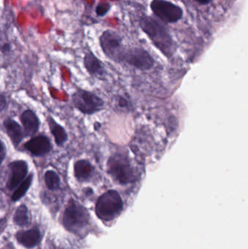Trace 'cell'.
Listing matches in <instances>:
<instances>
[{
	"instance_id": "8",
	"label": "cell",
	"mask_w": 248,
	"mask_h": 249,
	"mask_svg": "<svg viewBox=\"0 0 248 249\" xmlns=\"http://www.w3.org/2000/svg\"><path fill=\"white\" fill-rule=\"evenodd\" d=\"M87 213L81 206L74 200H70L64 212V225L69 231H77L85 225Z\"/></svg>"
},
{
	"instance_id": "12",
	"label": "cell",
	"mask_w": 248,
	"mask_h": 249,
	"mask_svg": "<svg viewBox=\"0 0 248 249\" xmlns=\"http://www.w3.org/2000/svg\"><path fill=\"white\" fill-rule=\"evenodd\" d=\"M25 137H33L40 127V121L37 115L32 109L23 111L20 115Z\"/></svg>"
},
{
	"instance_id": "25",
	"label": "cell",
	"mask_w": 248,
	"mask_h": 249,
	"mask_svg": "<svg viewBox=\"0 0 248 249\" xmlns=\"http://www.w3.org/2000/svg\"><path fill=\"white\" fill-rule=\"evenodd\" d=\"M195 1H198L199 4L205 5V4H208L211 3L213 0H195Z\"/></svg>"
},
{
	"instance_id": "17",
	"label": "cell",
	"mask_w": 248,
	"mask_h": 249,
	"mask_svg": "<svg viewBox=\"0 0 248 249\" xmlns=\"http://www.w3.org/2000/svg\"><path fill=\"white\" fill-rule=\"evenodd\" d=\"M33 179V174L32 173V174L27 176V177L17 186V188L13 193V196H12V200L13 201H17V200H20L26 194V193L30 189L31 186H32Z\"/></svg>"
},
{
	"instance_id": "10",
	"label": "cell",
	"mask_w": 248,
	"mask_h": 249,
	"mask_svg": "<svg viewBox=\"0 0 248 249\" xmlns=\"http://www.w3.org/2000/svg\"><path fill=\"white\" fill-rule=\"evenodd\" d=\"M10 176L7 187L10 190L17 188V186L27 177L29 174V164L23 160H16L8 165Z\"/></svg>"
},
{
	"instance_id": "18",
	"label": "cell",
	"mask_w": 248,
	"mask_h": 249,
	"mask_svg": "<svg viewBox=\"0 0 248 249\" xmlns=\"http://www.w3.org/2000/svg\"><path fill=\"white\" fill-rule=\"evenodd\" d=\"M45 182L50 190H57L61 186V178L56 171L48 170L45 174Z\"/></svg>"
},
{
	"instance_id": "2",
	"label": "cell",
	"mask_w": 248,
	"mask_h": 249,
	"mask_svg": "<svg viewBox=\"0 0 248 249\" xmlns=\"http://www.w3.org/2000/svg\"><path fill=\"white\" fill-rule=\"evenodd\" d=\"M107 173L114 181L122 185L132 184L138 180V172L128 155L116 153L107 161Z\"/></svg>"
},
{
	"instance_id": "15",
	"label": "cell",
	"mask_w": 248,
	"mask_h": 249,
	"mask_svg": "<svg viewBox=\"0 0 248 249\" xmlns=\"http://www.w3.org/2000/svg\"><path fill=\"white\" fill-rule=\"evenodd\" d=\"M47 123L51 134L53 136L55 144L58 146H64L68 139L66 130L61 124L56 122L52 116H48L47 118Z\"/></svg>"
},
{
	"instance_id": "4",
	"label": "cell",
	"mask_w": 248,
	"mask_h": 249,
	"mask_svg": "<svg viewBox=\"0 0 248 249\" xmlns=\"http://www.w3.org/2000/svg\"><path fill=\"white\" fill-rule=\"evenodd\" d=\"M71 101L74 107L84 115H93L102 110L104 106L101 98L83 89L76 90L71 96Z\"/></svg>"
},
{
	"instance_id": "14",
	"label": "cell",
	"mask_w": 248,
	"mask_h": 249,
	"mask_svg": "<svg viewBox=\"0 0 248 249\" xmlns=\"http://www.w3.org/2000/svg\"><path fill=\"white\" fill-rule=\"evenodd\" d=\"M84 67L87 72L93 77H103L104 76L105 70L100 60L93 53H87L84 55Z\"/></svg>"
},
{
	"instance_id": "13",
	"label": "cell",
	"mask_w": 248,
	"mask_h": 249,
	"mask_svg": "<svg viewBox=\"0 0 248 249\" xmlns=\"http://www.w3.org/2000/svg\"><path fill=\"white\" fill-rule=\"evenodd\" d=\"M95 174V168L90 161L85 159L79 160L74 163V175L80 182L90 181Z\"/></svg>"
},
{
	"instance_id": "3",
	"label": "cell",
	"mask_w": 248,
	"mask_h": 249,
	"mask_svg": "<svg viewBox=\"0 0 248 249\" xmlns=\"http://www.w3.org/2000/svg\"><path fill=\"white\" fill-rule=\"evenodd\" d=\"M122 209L123 202L119 193L115 190H109L99 197L96 203V212L100 219L109 222L119 216Z\"/></svg>"
},
{
	"instance_id": "24",
	"label": "cell",
	"mask_w": 248,
	"mask_h": 249,
	"mask_svg": "<svg viewBox=\"0 0 248 249\" xmlns=\"http://www.w3.org/2000/svg\"><path fill=\"white\" fill-rule=\"evenodd\" d=\"M1 51H2L3 53H7L9 52V51H10V45H8V44H4V45H3L2 47H1Z\"/></svg>"
},
{
	"instance_id": "20",
	"label": "cell",
	"mask_w": 248,
	"mask_h": 249,
	"mask_svg": "<svg viewBox=\"0 0 248 249\" xmlns=\"http://www.w3.org/2000/svg\"><path fill=\"white\" fill-rule=\"evenodd\" d=\"M110 9V4L108 3H100L96 7V13L99 16H103L108 13Z\"/></svg>"
},
{
	"instance_id": "6",
	"label": "cell",
	"mask_w": 248,
	"mask_h": 249,
	"mask_svg": "<svg viewBox=\"0 0 248 249\" xmlns=\"http://www.w3.org/2000/svg\"><path fill=\"white\" fill-rule=\"evenodd\" d=\"M150 7L153 13L165 23H176L183 16L180 6L167 0H153Z\"/></svg>"
},
{
	"instance_id": "21",
	"label": "cell",
	"mask_w": 248,
	"mask_h": 249,
	"mask_svg": "<svg viewBox=\"0 0 248 249\" xmlns=\"http://www.w3.org/2000/svg\"><path fill=\"white\" fill-rule=\"evenodd\" d=\"M7 147H6L5 143L2 140L0 139V168L4 162L6 157H7Z\"/></svg>"
},
{
	"instance_id": "1",
	"label": "cell",
	"mask_w": 248,
	"mask_h": 249,
	"mask_svg": "<svg viewBox=\"0 0 248 249\" xmlns=\"http://www.w3.org/2000/svg\"><path fill=\"white\" fill-rule=\"evenodd\" d=\"M140 26L165 56H173L176 51V44L164 25L152 17L144 16L140 20Z\"/></svg>"
},
{
	"instance_id": "9",
	"label": "cell",
	"mask_w": 248,
	"mask_h": 249,
	"mask_svg": "<svg viewBox=\"0 0 248 249\" xmlns=\"http://www.w3.org/2000/svg\"><path fill=\"white\" fill-rule=\"evenodd\" d=\"M23 149L32 156L41 158L48 155L52 151L50 140L45 135L33 136L23 145Z\"/></svg>"
},
{
	"instance_id": "5",
	"label": "cell",
	"mask_w": 248,
	"mask_h": 249,
	"mask_svg": "<svg viewBox=\"0 0 248 249\" xmlns=\"http://www.w3.org/2000/svg\"><path fill=\"white\" fill-rule=\"evenodd\" d=\"M100 45L105 55L116 62H122L125 49L119 35L112 31L107 30L100 37Z\"/></svg>"
},
{
	"instance_id": "22",
	"label": "cell",
	"mask_w": 248,
	"mask_h": 249,
	"mask_svg": "<svg viewBox=\"0 0 248 249\" xmlns=\"http://www.w3.org/2000/svg\"><path fill=\"white\" fill-rule=\"evenodd\" d=\"M116 103H117L118 107L121 108V109H128L130 108V104L128 102L126 99H125L122 96H119L116 99Z\"/></svg>"
},
{
	"instance_id": "16",
	"label": "cell",
	"mask_w": 248,
	"mask_h": 249,
	"mask_svg": "<svg viewBox=\"0 0 248 249\" xmlns=\"http://www.w3.org/2000/svg\"><path fill=\"white\" fill-rule=\"evenodd\" d=\"M40 239V233L37 229L19 232L17 234V240L20 244L26 248H33L37 245Z\"/></svg>"
},
{
	"instance_id": "23",
	"label": "cell",
	"mask_w": 248,
	"mask_h": 249,
	"mask_svg": "<svg viewBox=\"0 0 248 249\" xmlns=\"http://www.w3.org/2000/svg\"><path fill=\"white\" fill-rule=\"evenodd\" d=\"M7 107V99L3 95H0V113Z\"/></svg>"
},
{
	"instance_id": "11",
	"label": "cell",
	"mask_w": 248,
	"mask_h": 249,
	"mask_svg": "<svg viewBox=\"0 0 248 249\" xmlns=\"http://www.w3.org/2000/svg\"><path fill=\"white\" fill-rule=\"evenodd\" d=\"M3 127L15 149L20 146L25 138L23 127L13 118H7L3 122Z\"/></svg>"
},
{
	"instance_id": "19",
	"label": "cell",
	"mask_w": 248,
	"mask_h": 249,
	"mask_svg": "<svg viewBox=\"0 0 248 249\" xmlns=\"http://www.w3.org/2000/svg\"><path fill=\"white\" fill-rule=\"evenodd\" d=\"M29 220L28 209L25 205H21L17 208L14 215V222L16 225L23 226L26 225Z\"/></svg>"
},
{
	"instance_id": "7",
	"label": "cell",
	"mask_w": 248,
	"mask_h": 249,
	"mask_svg": "<svg viewBox=\"0 0 248 249\" xmlns=\"http://www.w3.org/2000/svg\"><path fill=\"white\" fill-rule=\"evenodd\" d=\"M122 62L126 63L138 70L146 71L154 67V60L146 50L140 48H132L126 50Z\"/></svg>"
}]
</instances>
